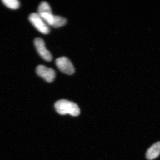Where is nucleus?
<instances>
[{
  "mask_svg": "<svg viewBox=\"0 0 160 160\" xmlns=\"http://www.w3.org/2000/svg\"><path fill=\"white\" fill-rule=\"evenodd\" d=\"M67 22V20L65 18L59 16H54V22H53L52 27L54 28L61 27L65 25Z\"/></svg>",
  "mask_w": 160,
  "mask_h": 160,
  "instance_id": "obj_8",
  "label": "nucleus"
},
{
  "mask_svg": "<svg viewBox=\"0 0 160 160\" xmlns=\"http://www.w3.org/2000/svg\"><path fill=\"white\" fill-rule=\"evenodd\" d=\"M55 108L59 114H69L76 117L80 113V110L77 104L68 100L62 99L57 101L55 104Z\"/></svg>",
  "mask_w": 160,
  "mask_h": 160,
  "instance_id": "obj_1",
  "label": "nucleus"
},
{
  "mask_svg": "<svg viewBox=\"0 0 160 160\" xmlns=\"http://www.w3.org/2000/svg\"><path fill=\"white\" fill-rule=\"evenodd\" d=\"M160 155V142L154 143L147 150L146 158L149 160H154Z\"/></svg>",
  "mask_w": 160,
  "mask_h": 160,
  "instance_id": "obj_6",
  "label": "nucleus"
},
{
  "mask_svg": "<svg viewBox=\"0 0 160 160\" xmlns=\"http://www.w3.org/2000/svg\"><path fill=\"white\" fill-rule=\"evenodd\" d=\"M34 45L37 50L38 53L45 61H51L52 59V56L46 48L45 42L43 39L40 38H37L34 40Z\"/></svg>",
  "mask_w": 160,
  "mask_h": 160,
  "instance_id": "obj_4",
  "label": "nucleus"
},
{
  "mask_svg": "<svg viewBox=\"0 0 160 160\" xmlns=\"http://www.w3.org/2000/svg\"><path fill=\"white\" fill-rule=\"evenodd\" d=\"M29 20L35 28L41 33L44 34H48L49 33V26L38 13H32L29 15Z\"/></svg>",
  "mask_w": 160,
  "mask_h": 160,
  "instance_id": "obj_2",
  "label": "nucleus"
},
{
  "mask_svg": "<svg viewBox=\"0 0 160 160\" xmlns=\"http://www.w3.org/2000/svg\"><path fill=\"white\" fill-rule=\"evenodd\" d=\"M56 64L61 71L67 74H73L75 72L74 66L69 59L62 57L56 60Z\"/></svg>",
  "mask_w": 160,
  "mask_h": 160,
  "instance_id": "obj_3",
  "label": "nucleus"
},
{
  "mask_svg": "<svg viewBox=\"0 0 160 160\" xmlns=\"http://www.w3.org/2000/svg\"><path fill=\"white\" fill-rule=\"evenodd\" d=\"M2 2L4 5L9 9H17L20 6L19 2L17 0H3Z\"/></svg>",
  "mask_w": 160,
  "mask_h": 160,
  "instance_id": "obj_7",
  "label": "nucleus"
},
{
  "mask_svg": "<svg viewBox=\"0 0 160 160\" xmlns=\"http://www.w3.org/2000/svg\"><path fill=\"white\" fill-rule=\"evenodd\" d=\"M37 74L48 82H51L55 77V72L53 69L43 65H39L37 67Z\"/></svg>",
  "mask_w": 160,
  "mask_h": 160,
  "instance_id": "obj_5",
  "label": "nucleus"
},
{
  "mask_svg": "<svg viewBox=\"0 0 160 160\" xmlns=\"http://www.w3.org/2000/svg\"><path fill=\"white\" fill-rule=\"evenodd\" d=\"M38 13L45 12H51V7L47 2H42L40 4L38 8Z\"/></svg>",
  "mask_w": 160,
  "mask_h": 160,
  "instance_id": "obj_9",
  "label": "nucleus"
}]
</instances>
